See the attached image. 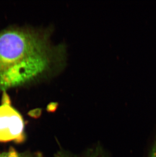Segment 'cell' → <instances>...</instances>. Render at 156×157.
I'll return each mask as SVG.
<instances>
[{
	"label": "cell",
	"mask_w": 156,
	"mask_h": 157,
	"mask_svg": "<svg viewBox=\"0 0 156 157\" xmlns=\"http://www.w3.org/2000/svg\"><path fill=\"white\" fill-rule=\"evenodd\" d=\"M25 138L23 117L12 106L9 96L4 91L0 105V142L21 144Z\"/></svg>",
	"instance_id": "2"
},
{
	"label": "cell",
	"mask_w": 156,
	"mask_h": 157,
	"mask_svg": "<svg viewBox=\"0 0 156 157\" xmlns=\"http://www.w3.org/2000/svg\"><path fill=\"white\" fill-rule=\"evenodd\" d=\"M52 52L38 33L10 28L0 31V90L31 82L48 69Z\"/></svg>",
	"instance_id": "1"
},
{
	"label": "cell",
	"mask_w": 156,
	"mask_h": 157,
	"mask_svg": "<svg viewBox=\"0 0 156 157\" xmlns=\"http://www.w3.org/2000/svg\"><path fill=\"white\" fill-rule=\"evenodd\" d=\"M55 157H110L106 151L100 147L90 148L81 154H75L70 151L61 150L58 151Z\"/></svg>",
	"instance_id": "3"
},
{
	"label": "cell",
	"mask_w": 156,
	"mask_h": 157,
	"mask_svg": "<svg viewBox=\"0 0 156 157\" xmlns=\"http://www.w3.org/2000/svg\"><path fill=\"white\" fill-rule=\"evenodd\" d=\"M150 157H156V139L150 151Z\"/></svg>",
	"instance_id": "5"
},
{
	"label": "cell",
	"mask_w": 156,
	"mask_h": 157,
	"mask_svg": "<svg viewBox=\"0 0 156 157\" xmlns=\"http://www.w3.org/2000/svg\"><path fill=\"white\" fill-rule=\"evenodd\" d=\"M0 157H43V155L39 151H26L21 153L11 147L6 151L0 152Z\"/></svg>",
	"instance_id": "4"
}]
</instances>
